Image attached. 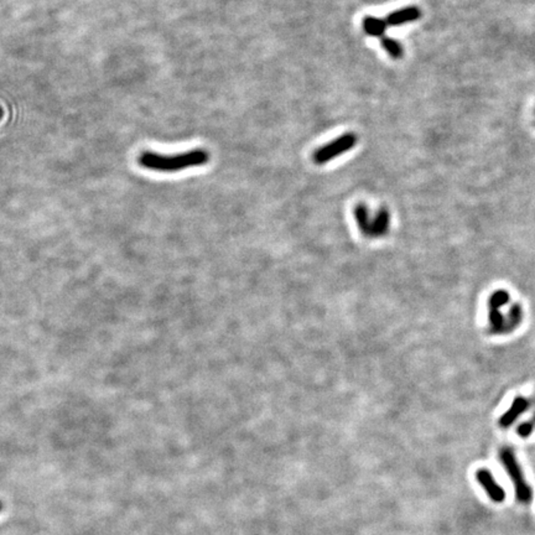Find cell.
I'll use <instances>...</instances> for the list:
<instances>
[{"mask_svg": "<svg viewBox=\"0 0 535 535\" xmlns=\"http://www.w3.org/2000/svg\"><path fill=\"white\" fill-rule=\"evenodd\" d=\"M208 160L210 154L203 149H195L188 153L177 155L155 154L147 151L139 158L142 168L160 173H176L185 169L202 166Z\"/></svg>", "mask_w": 535, "mask_h": 535, "instance_id": "cell-1", "label": "cell"}, {"mask_svg": "<svg viewBox=\"0 0 535 535\" xmlns=\"http://www.w3.org/2000/svg\"><path fill=\"white\" fill-rule=\"evenodd\" d=\"M499 458L504 470L510 475V480L514 486L516 498L518 502L528 504L533 499V490L527 484L522 469L516 458V453L510 447H503L499 451Z\"/></svg>", "mask_w": 535, "mask_h": 535, "instance_id": "cell-2", "label": "cell"}, {"mask_svg": "<svg viewBox=\"0 0 535 535\" xmlns=\"http://www.w3.org/2000/svg\"><path fill=\"white\" fill-rule=\"evenodd\" d=\"M358 142V138L353 133H346L338 136L335 140L323 145L321 148L317 149L316 151L312 155V160L317 165H323L326 162H331L340 155L345 154L349 151L351 149L355 148L356 144Z\"/></svg>", "mask_w": 535, "mask_h": 535, "instance_id": "cell-3", "label": "cell"}, {"mask_svg": "<svg viewBox=\"0 0 535 535\" xmlns=\"http://www.w3.org/2000/svg\"><path fill=\"white\" fill-rule=\"evenodd\" d=\"M476 478H477L478 484L482 486V488L487 492V495L493 502H504L506 492L499 484H497L490 471L486 470V469L478 470L476 472Z\"/></svg>", "mask_w": 535, "mask_h": 535, "instance_id": "cell-4", "label": "cell"}, {"mask_svg": "<svg viewBox=\"0 0 535 535\" xmlns=\"http://www.w3.org/2000/svg\"><path fill=\"white\" fill-rule=\"evenodd\" d=\"M532 406V401L522 397V395H518L514 398V400L512 401V406L510 409L503 414L499 419V425L503 429H508L510 426L513 425L516 423L517 420L519 419V416L523 413H525L528 410L529 408Z\"/></svg>", "mask_w": 535, "mask_h": 535, "instance_id": "cell-5", "label": "cell"}, {"mask_svg": "<svg viewBox=\"0 0 535 535\" xmlns=\"http://www.w3.org/2000/svg\"><path fill=\"white\" fill-rule=\"evenodd\" d=\"M420 18H421L420 8L412 5V7L401 8L399 10L389 14L386 18V23L388 26H401L414 23Z\"/></svg>", "mask_w": 535, "mask_h": 535, "instance_id": "cell-6", "label": "cell"}, {"mask_svg": "<svg viewBox=\"0 0 535 535\" xmlns=\"http://www.w3.org/2000/svg\"><path fill=\"white\" fill-rule=\"evenodd\" d=\"M390 228V213L387 208L382 207L378 212L372 217V227H371V237L372 238H381L389 232Z\"/></svg>", "mask_w": 535, "mask_h": 535, "instance_id": "cell-7", "label": "cell"}, {"mask_svg": "<svg viewBox=\"0 0 535 535\" xmlns=\"http://www.w3.org/2000/svg\"><path fill=\"white\" fill-rule=\"evenodd\" d=\"M362 27H363V32L367 34L368 36L381 38L382 39L384 36V34H386L388 25L387 23H386V19L368 15L362 21Z\"/></svg>", "mask_w": 535, "mask_h": 535, "instance_id": "cell-8", "label": "cell"}, {"mask_svg": "<svg viewBox=\"0 0 535 535\" xmlns=\"http://www.w3.org/2000/svg\"><path fill=\"white\" fill-rule=\"evenodd\" d=\"M353 216H355L356 223H357L358 229L361 231L362 234L366 237H371L372 217H371L368 207L363 203H358L353 210Z\"/></svg>", "mask_w": 535, "mask_h": 535, "instance_id": "cell-9", "label": "cell"}, {"mask_svg": "<svg viewBox=\"0 0 535 535\" xmlns=\"http://www.w3.org/2000/svg\"><path fill=\"white\" fill-rule=\"evenodd\" d=\"M507 320H506V329H507V334L513 332L514 329H518V326L522 323L523 321V309L522 306L519 303H513L510 306L508 312H507Z\"/></svg>", "mask_w": 535, "mask_h": 535, "instance_id": "cell-10", "label": "cell"}, {"mask_svg": "<svg viewBox=\"0 0 535 535\" xmlns=\"http://www.w3.org/2000/svg\"><path fill=\"white\" fill-rule=\"evenodd\" d=\"M381 45L383 50L387 52L388 55L394 60H399L404 55V49L398 40L389 38V36H383L381 39Z\"/></svg>", "mask_w": 535, "mask_h": 535, "instance_id": "cell-11", "label": "cell"}, {"mask_svg": "<svg viewBox=\"0 0 535 535\" xmlns=\"http://www.w3.org/2000/svg\"><path fill=\"white\" fill-rule=\"evenodd\" d=\"M510 301V295L508 291L497 290L490 294L488 299V308L492 309H502L503 306L508 305Z\"/></svg>", "mask_w": 535, "mask_h": 535, "instance_id": "cell-12", "label": "cell"}, {"mask_svg": "<svg viewBox=\"0 0 535 535\" xmlns=\"http://www.w3.org/2000/svg\"><path fill=\"white\" fill-rule=\"evenodd\" d=\"M534 429L535 412L534 414H533V418H532V419L529 420V421H525V423H522L521 425L518 426L517 432H518V435H519L521 438H527L532 435V432H534Z\"/></svg>", "mask_w": 535, "mask_h": 535, "instance_id": "cell-13", "label": "cell"}, {"mask_svg": "<svg viewBox=\"0 0 535 535\" xmlns=\"http://www.w3.org/2000/svg\"><path fill=\"white\" fill-rule=\"evenodd\" d=\"M3 510V503L0 502V512Z\"/></svg>", "mask_w": 535, "mask_h": 535, "instance_id": "cell-14", "label": "cell"}, {"mask_svg": "<svg viewBox=\"0 0 535 535\" xmlns=\"http://www.w3.org/2000/svg\"><path fill=\"white\" fill-rule=\"evenodd\" d=\"M534 123H535V110H534Z\"/></svg>", "mask_w": 535, "mask_h": 535, "instance_id": "cell-15", "label": "cell"}]
</instances>
